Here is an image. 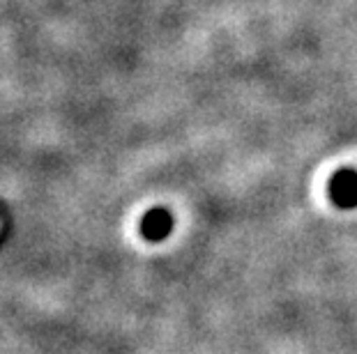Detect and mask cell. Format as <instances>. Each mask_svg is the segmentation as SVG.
<instances>
[{"label":"cell","instance_id":"cell-1","mask_svg":"<svg viewBox=\"0 0 357 354\" xmlns=\"http://www.w3.org/2000/svg\"><path fill=\"white\" fill-rule=\"evenodd\" d=\"M330 198L341 209L357 207V172L355 170H339L330 179Z\"/></svg>","mask_w":357,"mask_h":354},{"label":"cell","instance_id":"cell-2","mask_svg":"<svg viewBox=\"0 0 357 354\" xmlns=\"http://www.w3.org/2000/svg\"><path fill=\"white\" fill-rule=\"evenodd\" d=\"M171 228H173V218L166 209H153V212L143 218V223H141L143 235H146L150 242H159V239H164L171 232Z\"/></svg>","mask_w":357,"mask_h":354}]
</instances>
